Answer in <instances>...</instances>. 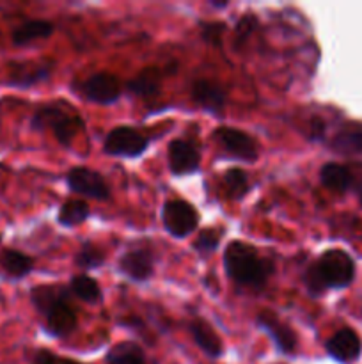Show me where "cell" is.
<instances>
[{"label": "cell", "instance_id": "cell-20", "mask_svg": "<svg viewBox=\"0 0 362 364\" xmlns=\"http://www.w3.org/2000/svg\"><path fill=\"white\" fill-rule=\"evenodd\" d=\"M319 181L325 188L334 192H346L353 183V176L344 166L336 162H329L319 171Z\"/></svg>", "mask_w": 362, "mask_h": 364}, {"label": "cell", "instance_id": "cell-22", "mask_svg": "<svg viewBox=\"0 0 362 364\" xmlns=\"http://www.w3.org/2000/svg\"><path fill=\"white\" fill-rule=\"evenodd\" d=\"M70 290L75 297L87 302V304H99L103 299V291L98 281L92 279L87 274H78V276L71 277Z\"/></svg>", "mask_w": 362, "mask_h": 364}, {"label": "cell", "instance_id": "cell-4", "mask_svg": "<svg viewBox=\"0 0 362 364\" xmlns=\"http://www.w3.org/2000/svg\"><path fill=\"white\" fill-rule=\"evenodd\" d=\"M162 223L174 238H187L197 230L199 212L183 199H170L162 208Z\"/></svg>", "mask_w": 362, "mask_h": 364}, {"label": "cell", "instance_id": "cell-29", "mask_svg": "<svg viewBox=\"0 0 362 364\" xmlns=\"http://www.w3.org/2000/svg\"><path fill=\"white\" fill-rule=\"evenodd\" d=\"M256 28H258V18L254 14L247 13L245 16H241L236 23V28H234V46L241 48L248 41V38L254 34Z\"/></svg>", "mask_w": 362, "mask_h": 364}, {"label": "cell", "instance_id": "cell-28", "mask_svg": "<svg viewBox=\"0 0 362 364\" xmlns=\"http://www.w3.org/2000/svg\"><path fill=\"white\" fill-rule=\"evenodd\" d=\"M224 233H226V231L220 230V228H208V230H202L201 233L197 235L194 244H192V247H194L199 255H212L213 251L219 249Z\"/></svg>", "mask_w": 362, "mask_h": 364}, {"label": "cell", "instance_id": "cell-2", "mask_svg": "<svg viewBox=\"0 0 362 364\" xmlns=\"http://www.w3.org/2000/svg\"><path fill=\"white\" fill-rule=\"evenodd\" d=\"M355 263L341 249L325 251L305 270V284L312 295L323 294L329 288H344L353 281Z\"/></svg>", "mask_w": 362, "mask_h": 364}, {"label": "cell", "instance_id": "cell-9", "mask_svg": "<svg viewBox=\"0 0 362 364\" xmlns=\"http://www.w3.org/2000/svg\"><path fill=\"white\" fill-rule=\"evenodd\" d=\"M121 87L119 78L114 77L112 73H94L84 80L80 84V95L85 100L92 103H98V105H110V103H116L121 98Z\"/></svg>", "mask_w": 362, "mask_h": 364}, {"label": "cell", "instance_id": "cell-30", "mask_svg": "<svg viewBox=\"0 0 362 364\" xmlns=\"http://www.w3.org/2000/svg\"><path fill=\"white\" fill-rule=\"evenodd\" d=\"M199 27H201V38L204 39V43H208L212 46H220L222 34L227 28V25L224 21H201Z\"/></svg>", "mask_w": 362, "mask_h": 364}, {"label": "cell", "instance_id": "cell-27", "mask_svg": "<svg viewBox=\"0 0 362 364\" xmlns=\"http://www.w3.org/2000/svg\"><path fill=\"white\" fill-rule=\"evenodd\" d=\"M75 262H77V265L82 270L98 269V267H102L105 263V252L98 245L92 244V242H85V244H82L80 251L77 252Z\"/></svg>", "mask_w": 362, "mask_h": 364}, {"label": "cell", "instance_id": "cell-21", "mask_svg": "<svg viewBox=\"0 0 362 364\" xmlns=\"http://www.w3.org/2000/svg\"><path fill=\"white\" fill-rule=\"evenodd\" d=\"M67 297V288L59 284H41L31 290V302L39 315H45L57 301Z\"/></svg>", "mask_w": 362, "mask_h": 364}, {"label": "cell", "instance_id": "cell-17", "mask_svg": "<svg viewBox=\"0 0 362 364\" xmlns=\"http://www.w3.org/2000/svg\"><path fill=\"white\" fill-rule=\"evenodd\" d=\"M55 32L52 21L48 20H28L18 25L11 32V41L14 46H27L38 39H48Z\"/></svg>", "mask_w": 362, "mask_h": 364}, {"label": "cell", "instance_id": "cell-18", "mask_svg": "<svg viewBox=\"0 0 362 364\" xmlns=\"http://www.w3.org/2000/svg\"><path fill=\"white\" fill-rule=\"evenodd\" d=\"M0 267H2V272L9 279L20 281L25 279L32 272L34 259L25 255V252L18 251V249L7 247L0 252Z\"/></svg>", "mask_w": 362, "mask_h": 364}, {"label": "cell", "instance_id": "cell-13", "mask_svg": "<svg viewBox=\"0 0 362 364\" xmlns=\"http://www.w3.org/2000/svg\"><path fill=\"white\" fill-rule=\"evenodd\" d=\"M119 270L135 283H144L155 274V256L148 249H131L121 255Z\"/></svg>", "mask_w": 362, "mask_h": 364}, {"label": "cell", "instance_id": "cell-16", "mask_svg": "<svg viewBox=\"0 0 362 364\" xmlns=\"http://www.w3.org/2000/svg\"><path fill=\"white\" fill-rule=\"evenodd\" d=\"M188 331H190L194 343L197 345V347L201 348L208 358L219 359L220 355H222L224 352L222 341H220L219 334L215 333V329H213L206 320L202 318L190 320V323H188Z\"/></svg>", "mask_w": 362, "mask_h": 364}, {"label": "cell", "instance_id": "cell-15", "mask_svg": "<svg viewBox=\"0 0 362 364\" xmlns=\"http://www.w3.org/2000/svg\"><path fill=\"white\" fill-rule=\"evenodd\" d=\"M327 352L339 363H351L362 350L361 338L351 329H341L327 341Z\"/></svg>", "mask_w": 362, "mask_h": 364}, {"label": "cell", "instance_id": "cell-1", "mask_svg": "<svg viewBox=\"0 0 362 364\" xmlns=\"http://www.w3.org/2000/svg\"><path fill=\"white\" fill-rule=\"evenodd\" d=\"M224 269L238 287L261 291L268 284L275 265L272 259L259 258L258 249L247 242L233 240L224 251Z\"/></svg>", "mask_w": 362, "mask_h": 364}, {"label": "cell", "instance_id": "cell-34", "mask_svg": "<svg viewBox=\"0 0 362 364\" xmlns=\"http://www.w3.org/2000/svg\"><path fill=\"white\" fill-rule=\"evenodd\" d=\"M361 205H362V196H361Z\"/></svg>", "mask_w": 362, "mask_h": 364}, {"label": "cell", "instance_id": "cell-26", "mask_svg": "<svg viewBox=\"0 0 362 364\" xmlns=\"http://www.w3.org/2000/svg\"><path fill=\"white\" fill-rule=\"evenodd\" d=\"M332 148L341 155H362V132H341L332 141Z\"/></svg>", "mask_w": 362, "mask_h": 364}, {"label": "cell", "instance_id": "cell-3", "mask_svg": "<svg viewBox=\"0 0 362 364\" xmlns=\"http://www.w3.org/2000/svg\"><path fill=\"white\" fill-rule=\"evenodd\" d=\"M31 127L34 130L50 128L60 144L70 146L71 141L84 130V119L75 112L70 114L60 105H45L35 110L31 119Z\"/></svg>", "mask_w": 362, "mask_h": 364}, {"label": "cell", "instance_id": "cell-5", "mask_svg": "<svg viewBox=\"0 0 362 364\" xmlns=\"http://www.w3.org/2000/svg\"><path fill=\"white\" fill-rule=\"evenodd\" d=\"M149 139L131 127H116L106 134L103 151L109 156L135 159L148 149Z\"/></svg>", "mask_w": 362, "mask_h": 364}, {"label": "cell", "instance_id": "cell-8", "mask_svg": "<svg viewBox=\"0 0 362 364\" xmlns=\"http://www.w3.org/2000/svg\"><path fill=\"white\" fill-rule=\"evenodd\" d=\"M53 60H35V63H11L7 66L6 84L11 87L28 89L35 84L48 80L53 73Z\"/></svg>", "mask_w": 362, "mask_h": 364}, {"label": "cell", "instance_id": "cell-10", "mask_svg": "<svg viewBox=\"0 0 362 364\" xmlns=\"http://www.w3.org/2000/svg\"><path fill=\"white\" fill-rule=\"evenodd\" d=\"M167 160H169V169L174 176H187L199 169L201 153L192 142L185 139H174L167 149Z\"/></svg>", "mask_w": 362, "mask_h": 364}, {"label": "cell", "instance_id": "cell-33", "mask_svg": "<svg viewBox=\"0 0 362 364\" xmlns=\"http://www.w3.org/2000/svg\"><path fill=\"white\" fill-rule=\"evenodd\" d=\"M209 6L219 7V9H224V7L229 6V2H226V0H224V2H215V0H209Z\"/></svg>", "mask_w": 362, "mask_h": 364}, {"label": "cell", "instance_id": "cell-12", "mask_svg": "<svg viewBox=\"0 0 362 364\" xmlns=\"http://www.w3.org/2000/svg\"><path fill=\"white\" fill-rule=\"evenodd\" d=\"M256 323H258V326L261 327L270 338H272V341L275 343L277 350H279L280 354L291 355L295 350H297L298 347L297 334H295L286 323L280 322L272 311L259 313L258 318H256Z\"/></svg>", "mask_w": 362, "mask_h": 364}, {"label": "cell", "instance_id": "cell-23", "mask_svg": "<svg viewBox=\"0 0 362 364\" xmlns=\"http://www.w3.org/2000/svg\"><path fill=\"white\" fill-rule=\"evenodd\" d=\"M89 212H91V210H89V205L84 199H70V201H66L59 208L57 220H59V224H62L64 228H75L87 220Z\"/></svg>", "mask_w": 362, "mask_h": 364}, {"label": "cell", "instance_id": "cell-32", "mask_svg": "<svg viewBox=\"0 0 362 364\" xmlns=\"http://www.w3.org/2000/svg\"><path fill=\"white\" fill-rule=\"evenodd\" d=\"M325 135V123L319 117H312L309 121V139L311 141H319Z\"/></svg>", "mask_w": 362, "mask_h": 364}, {"label": "cell", "instance_id": "cell-14", "mask_svg": "<svg viewBox=\"0 0 362 364\" xmlns=\"http://www.w3.org/2000/svg\"><path fill=\"white\" fill-rule=\"evenodd\" d=\"M45 318V329L53 338H66L77 329V315L67 304V297L57 301L48 311L43 315Z\"/></svg>", "mask_w": 362, "mask_h": 364}, {"label": "cell", "instance_id": "cell-31", "mask_svg": "<svg viewBox=\"0 0 362 364\" xmlns=\"http://www.w3.org/2000/svg\"><path fill=\"white\" fill-rule=\"evenodd\" d=\"M32 364H80V363L73 361V359L59 358L57 354H52L50 350L41 348V350L35 352L34 358H32Z\"/></svg>", "mask_w": 362, "mask_h": 364}, {"label": "cell", "instance_id": "cell-7", "mask_svg": "<svg viewBox=\"0 0 362 364\" xmlns=\"http://www.w3.org/2000/svg\"><path fill=\"white\" fill-rule=\"evenodd\" d=\"M66 183L70 191L75 194H80L89 199H98V201H106L110 198L109 185H106L105 178L89 167L78 166L67 173Z\"/></svg>", "mask_w": 362, "mask_h": 364}, {"label": "cell", "instance_id": "cell-25", "mask_svg": "<svg viewBox=\"0 0 362 364\" xmlns=\"http://www.w3.org/2000/svg\"><path fill=\"white\" fill-rule=\"evenodd\" d=\"M224 188H226L227 196L231 199H238L240 201L251 191L247 173L243 169H240V167H231V169H227L226 174H224Z\"/></svg>", "mask_w": 362, "mask_h": 364}, {"label": "cell", "instance_id": "cell-19", "mask_svg": "<svg viewBox=\"0 0 362 364\" xmlns=\"http://www.w3.org/2000/svg\"><path fill=\"white\" fill-rule=\"evenodd\" d=\"M160 84H162V73L156 68H146L126 82V89L142 98H151L160 92Z\"/></svg>", "mask_w": 362, "mask_h": 364}, {"label": "cell", "instance_id": "cell-6", "mask_svg": "<svg viewBox=\"0 0 362 364\" xmlns=\"http://www.w3.org/2000/svg\"><path fill=\"white\" fill-rule=\"evenodd\" d=\"M213 139L224 149V153L231 155V159L243 160V162H256L258 160L256 141L245 132L236 130V128L220 127L213 132Z\"/></svg>", "mask_w": 362, "mask_h": 364}, {"label": "cell", "instance_id": "cell-11", "mask_svg": "<svg viewBox=\"0 0 362 364\" xmlns=\"http://www.w3.org/2000/svg\"><path fill=\"white\" fill-rule=\"evenodd\" d=\"M192 100L195 105L201 107L206 112L213 114V116H222L227 105V92L224 85L216 84L213 80H195L190 87Z\"/></svg>", "mask_w": 362, "mask_h": 364}, {"label": "cell", "instance_id": "cell-24", "mask_svg": "<svg viewBox=\"0 0 362 364\" xmlns=\"http://www.w3.org/2000/svg\"><path fill=\"white\" fill-rule=\"evenodd\" d=\"M109 364H149L146 361V355L137 343L123 341L112 347L106 354Z\"/></svg>", "mask_w": 362, "mask_h": 364}]
</instances>
